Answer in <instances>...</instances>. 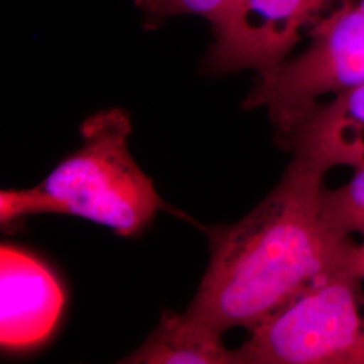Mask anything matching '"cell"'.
Wrapping results in <instances>:
<instances>
[{"instance_id":"9c48e42d","label":"cell","mask_w":364,"mask_h":364,"mask_svg":"<svg viewBox=\"0 0 364 364\" xmlns=\"http://www.w3.org/2000/svg\"><path fill=\"white\" fill-rule=\"evenodd\" d=\"M323 209L340 234L364 237V166L355 169V176L343 186L324 191Z\"/></svg>"},{"instance_id":"8992f818","label":"cell","mask_w":364,"mask_h":364,"mask_svg":"<svg viewBox=\"0 0 364 364\" xmlns=\"http://www.w3.org/2000/svg\"><path fill=\"white\" fill-rule=\"evenodd\" d=\"M65 296L45 263L19 248H0V343L7 351L30 350L57 326Z\"/></svg>"},{"instance_id":"7a4b0ae2","label":"cell","mask_w":364,"mask_h":364,"mask_svg":"<svg viewBox=\"0 0 364 364\" xmlns=\"http://www.w3.org/2000/svg\"><path fill=\"white\" fill-rule=\"evenodd\" d=\"M130 115L122 108L99 111L81 124L82 146L26 191H3V223L54 212L82 218L120 236L144 230L161 208L156 186L129 150Z\"/></svg>"},{"instance_id":"6da1fadb","label":"cell","mask_w":364,"mask_h":364,"mask_svg":"<svg viewBox=\"0 0 364 364\" xmlns=\"http://www.w3.org/2000/svg\"><path fill=\"white\" fill-rule=\"evenodd\" d=\"M326 174L291 158L279 183L248 215L209 230L208 269L186 316L219 335L251 331L317 282L351 273L356 242L326 220Z\"/></svg>"},{"instance_id":"30bf717a","label":"cell","mask_w":364,"mask_h":364,"mask_svg":"<svg viewBox=\"0 0 364 364\" xmlns=\"http://www.w3.org/2000/svg\"><path fill=\"white\" fill-rule=\"evenodd\" d=\"M234 0H136V6L154 19L174 15H198L216 26Z\"/></svg>"},{"instance_id":"3957f363","label":"cell","mask_w":364,"mask_h":364,"mask_svg":"<svg viewBox=\"0 0 364 364\" xmlns=\"http://www.w3.org/2000/svg\"><path fill=\"white\" fill-rule=\"evenodd\" d=\"M362 279L333 274L250 331L234 364H364Z\"/></svg>"},{"instance_id":"277c9868","label":"cell","mask_w":364,"mask_h":364,"mask_svg":"<svg viewBox=\"0 0 364 364\" xmlns=\"http://www.w3.org/2000/svg\"><path fill=\"white\" fill-rule=\"evenodd\" d=\"M311 45L269 75L259 76L245 102L264 107L279 134L293 127L320 100L364 84V0H352L311 33Z\"/></svg>"},{"instance_id":"5b68a950","label":"cell","mask_w":364,"mask_h":364,"mask_svg":"<svg viewBox=\"0 0 364 364\" xmlns=\"http://www.w3.org/2000/svg\"><path fill=\"white\" fill-rule=\"evenodd\" d=\"M352 0H234L213 26L205 68L213 75L252 69L269 75L304 37Z\"/></svg>"},{"instance_id":"8fae6325","label":"cell","mask_w":364,"mask_h":364,"mask_svg":"<svg viewBox=\"0 0 364 364\" xmlns=\"http://www.w3.org/2000/svg\"><path fill=\"white\" fill-rule=\"evenodd\" d=\"M350 272L364 282V237L362 243H355L350 260Z\"/></svg>"},{"instance_id":"52a82bcc","label":"cell","mask_w":364,"mask_h":364,"mask_svg":"<svg viewBox=\"0 0 364 364\" xmlns=\"http://www.w3.org/2000/svg\"><path fill=\"white\" fill-rule=\"evenodd\" d=\"M279 144L293 158L328 173L338 166H364V84L316 105Z\"/></svg>"},{"instance_id":"ba28073f","label":"cell","mask_w":364,"mask_h":364,"mask_svg":"<svg viewBox=\"0 0 364 364\" xmlns=\"http://www.w3.org/2000/svg\"><path fill=\"white\" fill-rule=\"evenodd\" d=\"M122 363L234 364V352L223 344V335L198 324L185 312H168L144 344Z\"/></svg>"}]
</instances>
